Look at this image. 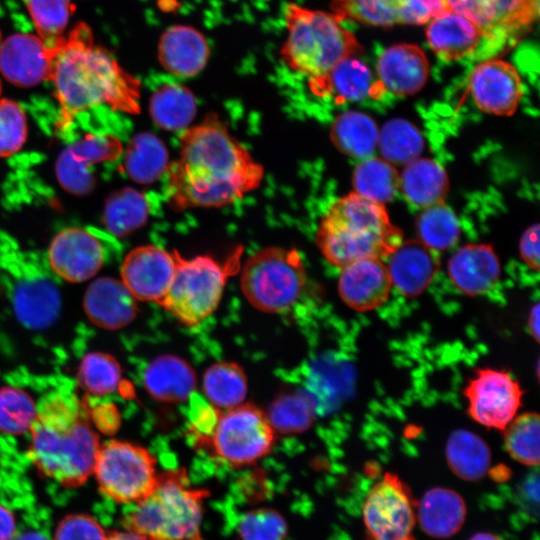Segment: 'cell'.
<instances>
[{
    "label": "cell",
    "instance_id": "cell-23",
    "mask_svg": "<svg viewBox=\"0 0 540 540\" xmlns=\"http://www.w3.org/2000/svg\"><path fill=\"white\" fill-rule=\"evenodd\" d=\"M501 265L489 244H467L456 250L448 261L453 285L467 296L482 295L498 282Z\"/></svg>",
    "mask_w": 540,
    "mask_h": 540
},
{
    "label": "cell",
    "instance_id": "cell-5",
    "mask_svg": "<svg viewBox=\"0 0 540 540\" xmlns=\"http://www.w3.org/2000/svg\"><path fill=\"white\" fill-rule=\"evenodd\" d=\"M286 40L280 49L283 63L308 77L309 85L322 80L341 60L356 56L363 47L332 12L295 3L284 9Z\"/></svg>",
    "mask_w": 540,
    "mask_h": 540
},
{
    "label": "cell",
    "instance_id": "cell-46",
    "mask_svg": "<svg viewBox=\"0 0 540 540\" xmlns=\"http://www.w3.org/2000/svg\"><path fill=\"white\" fill-rule=\"evenodd\" d=\"M239 533L243 540H284L286 524L275 511L258 510L243 517Z\"/></svg>",
    "mask_w": 540,
    "mask_h": 540
},
{
    "label": "cell",
    "instance_id": "cell-17",
    "mask_svg": "<svg viewBox=\"0 0 540 540\" xmlns=\"http://www.w3.org/2000/svg\"><path fill=\"white\" fill-rule=\"evenodd\" d=\"M469 91L483 112L510 116L523 96V83L517 69L501 59L479 63L469 76Z\"/></svg>",
    "mask_w": 540,
    "mask_h": 540
},
{
    "label": "cell",
    "instance_id": "cell-51",
    "mask_svg": "<svg viewBox=\"0 0 540 540\" xmlns=\"http://www.w3.org/2000/svg\"><path fill=\"white\" fill-rule=\"evenodd\" d=\"M107 540H144L136 533L126 529L125 531H114L108 534Z\"/></svg>",
    "mask_w": 540,
    "mask_h": 540
},
{
    "label": "cell",
    "instance_id": "cell-37",
    "mask_svg": "<svg viewBox=\"0 0 540 540\" xmlns=\"http://www.w3.org/2000/svg\"><path fill=\"white\" fill-rule=\"evenodd\" d=\"M203 390L214 407L228 410L244 402L247 396L246 376L236 363H215L204 373Z\"/></svg>",
    "mask_w": 540,
    "mask_h": 540
},
{
    "label": "cell",
    "instance_id": "cell-26",
    "mask_svg": "<svg viewBox=\"0 0 540 540\" xmlns=\"http://www.w3.org/2000/svg\"><path fill=\"white\" fill-rule=\"evenodd\" d=\"M210 49L205 36L196 28L177 24L166 29L158 43V60L167 72L181 77L200 73Z\"/></svg>",
    "mask_w": 540,
    "mask_h": 540
},
{
    "label": "cell",
    "instance_id": "cell-25",
    "mask_svg": "<svg viewBox=\"0 0 540 540\" xmlns=\"http://www.w3.org/2000/svg\"><path fill=\"white\" fill-rule=\"evenodd\" d=\"M426 39L440 59L452 62L471 56L485 37L475 23L446 7L427 23Z\"/></svg>",
    "mask_w": 540,
    "mask_h": 540
},
{
    "label": "cell",
    "instance_id": "cell-35",
    "mask_svg": "<svg viewBox=\"0 0 540 540\" xmlns=\"http://www.w3.org/2000/svg\"><path fill=\"white\" fill-rule=\"evenodd\" d=\"M147 197L133 188L113 193L105 204L102 222L110 235L123 237L134 232L148 219Z\"/></svg>",
    "mask_w": 540,
    "mask_h": 540
},
{
    "label": "cell",
    "instance_id": "cell-16",
    "mask_svg": "<svg viewBox=\"0 0 540 540\" xmlns=\"http://www.w3.org/2000/svg\"><path fill=\"white\" fill-rule=\"evenodd\" d=\"M330 7L342 22L380 27L427 24L446 8L442 0H331Z\"/></svg>",
    "mask_w": 540,
    "mask_h": 540
},
{
    "label": "cell",
    "instance_id": "cell-15",
    "mask_svg": "<svg viewBox=\"0 0 540 540\" xmlns=\"http://www.w3.org/2000/svg\"><path fill=\"white\" fill-rule=\"evenodd\" d=\"M123 146L118 137L108 134H88L66 146L56 162L60 185L76 195L92 191L97 166L118 159Z\"/></svg>",
    "mask_w": 540,
    "mask_h": 540
},
{
    "label": "cell",
    "instance_id": "cell-44",
    "mask_svg": "<svg viewBox=\"0 0 540 540\" xmlns=\"http://www.w3.org/2000/svg\"><path fill=\"white\" fill-rule=\"evenodd\" d=\"M313 416L311 401L300 393L279 397L273 402L267 414L274 431L281 433L305 431L311 425Z\"/></svg>",
    "mask_w": 540,
    "mask_h": 540
},
{
    "label": "cell",
    "instance_id": "cell-31",
    "mask_svg": "<svg viewBox=\"0 0 540 540\" xmlns=\"http://www.w3.org/2000/svg\"><path fill=\"white\" fill-rule=\"evenodd\" d=\"M445 455L451 471L465 481L482 479L491 464V452L487 443L466 429H458L450 434Z\"/></svg>",
    "mask_w": 540,
    "mask_h": 540
},
{
    "label": "cell",
    "instance_id": "cell-45",
    "mask_svg": "<svg viewBox=\"0 0 540 540\" xmlns=\"http://www.w3.org/2000/svg\"><path fill=\"white\" fill-rule=\"evenodd\" d=\"M27 138V118L22 107L9 99L0 100V157L18 152Z\"/></svg>",
    "mask_w": 540,
    "mask_h": 540
},
{
    "label": "cell",
    "instance_id": "cell-32",
    "mask_svg": "<svg viewBox=\"0 0 540 540\" xmlns=\"http://www.w3.org/2000/svg\"><path fill=\"white\" fill-rule=\"evenodd\" d=\"M330 136L339 151L363 160L375 152L379 128L369 115L360 111H347L336 117Z\"/></svg>",
    "mask_w": 540,
    "mask_h": 540
},
{
    "label": "cell",
    "instance_id": "cell-10",
    "mask_svg": "<svg viewBox=\"0 0 540 540\" xmlns=\"http://www.w3.org/2000/svg\"><path fill=\"white\" fill-rule=\"evenodd\" d=\"M210 435L217 456L236 467L265 456L274 441L267 414L244 403L219 415Z\"/></svg>",
    "mask_w": 540,
    "mask_h": 540
},
{
    "label": "cell",
    "instance_id": "cell-18",
    "mask_svg": "<svg viewBox=\"0 0 540 540\" xmlns=\"http://www.w3.org/2000/svg\"><path fill=\"white\" fill-rule=\"evenodd\" d=\"M176 270V251L154 245L131 250L121 265V281L136 300L158 304L165 296Z\"/></svg>",
    "mask_w": 540,
    "mask_h": 540
},
{
    "label": "cell",
    "instance_id": "cell-3",
    "mask_svg": "<svg viewBox=\"0 0 540 540\" xmlns=\"http://www.w3.org/2000/svg\"><path fill=\"white\" fill-rule=\"evenodd\" d=\"M30 433V459L43 476L73 488L93 474L101 444L74 393L58 390L47 394L37 404Z\"/></svg>",
    "mask_w": 540,
    "mask_h": 540
},
{
    "label": "cell",
    "instance_id": "cell-43",
    "mask_svg": "<svg viewBox=\"0 0 540 540\" xmlns=\"http://www.w3.org/2000/svg\"><path fill=\"white\" fill-rule=\"evenodd\" d=\"M37 414V403L26 391L0 388V433L21 435L30 431Z\"/></svg>",
    "mask_w": 540,
    "mask_h": 540
},
{
    "label": "cell",
    "instance_id": "cell-36",
    "mask_svg": "<svg viewBox=\"0 0 540 540\" xmlns=\"http://www.w3.org/2000/svg\"><path fill=\"white\" fill-rule=\"evenodd\" d=\"M352 182L356 194L383 205L393 200L400 188L394 165L376 157L365 158L356 165Z\"/></svg>",
    "mask_w": 540,
    "mask_h": 540
},
{
    "label": "cell",
    "instance_id": "cell-54",
    "mask_svg": "<svg viewBox=\"0 0 540 540\" xmlns=\"http://www.w3.org/2000/svg\"><path fill=\"white\" fill-rule=\"evenodd\" d=\"M0 95H1V82H0Z\"/></svg>",
    "mask_w": 540,
    "mask_h": 540
},
{
    "label": "cell",
    "instance_id": "cell-39",
    "mask_svg": "<svg viewBox=\"0 0 540 540\" xmlns=\"http://www.w3.org/2000/svg\"><path fill=\"white\" fill-rule=\"evenodd\" d=\"M419 240L436 252L452 248L460 236V223L444 202L423 208L416 221Z\"/></svg>",
    "mask_w": 540,
    "mask_h": 540
},
{
    "label": "cell",
    "instance_id": "cell-8",
    "mask_svg": "<svg viewBox=\"0 0 540 540\" xmlns=\"http://www.w3.org/2000/svg\"><path fill=\"white\" fill-rule=\"evenodd\" d=\"M229 267L208 256L185 259L176 251L175 274L159 304L186 325L202 322L219 304Z\"/></svg>",
    "mask_w": 540,
    "mask_h": 540
},
{
    "label": "cell",
    "instance_id": "cell-41",
    "mask_svg": "<svg viewBox=\"0 0 540 540\" xmlns=\"http://www.w3.org/2000/svg\"><path fill=\"white\" fill-rule=\"evenodd\" d=\"M122 377L121 366L110 354L89 352L81 360L77 378L80 386L94 396H105L115 392Z\"/></svg>",
    "mask_w": 540,
    "mask_h": 540
},
{
    "label": "cell",
    "instance_id": "cell-24",
    "mask_svg": "<svg viewBox=\"0 0 540 540\" xmlns=\"http://www.w3.org/2000/svg\"><path fill=\"white\" fill-rule=\"evenodd\" d=\"M136 301L122 281L102 277L88 286L83 308L87 318L97 327L117 330L130 324L136 317Z\"/></svg>",
    "mask_w": 540,
    "mask_h": 540
},
{
    "label": "cell",
    "instance_id": "cell-52",
    "mask_svg": "<svg viewBox=\"0 0 540 540\" xmlns=\"http://www.w3.org/2000/svg\"><path fill=\"white\" fill-rule=\"evenodd\" d=\"M13 540H48V538L38 531L31 530L15 536Z\"/></svg>",
    "mask_w": 540,
    "mask_h": 540
},
{
    "label": "cell",
    "instance_id": "cell-20",
    "mask_svg": "<svg viewBox=\"0 0 540 540\" xmlns=\"http://www.w3.org/2000/svg\"><path fill=\"white\" fill-rule=\"evenodd\" d=\"M392 282L387 266L379 258H363L341 268L338 291L353 310L367 312L389 298Z\"/></svg>",
    "mask_w": 540,
    "mask_h": 540
},
{
    "label": "cell",
    "instance_id": "cell-6",
    "mask_svg": "<svg viewBox=\"0 0 540 540\" xmlns=\"http://www.w3.org/2000/svg\"><path fill=\"white\" fill-rule=\"evenodd\" d=\"M206 496L179 476H159L153 490L126 516V527L144 540H203Z\"/></svg>",
    "mask_w": 540,
    "mask_h": 540
},
{
    "label": "cell",
    "instance_id": "cell-12",
    "mask_svg": "<svg viewBox=\"0 0 540 540\" xmlns=\"http://www.w3.org/2000/svg\"><path fill=\"white\" fill-rule=\"evenodd\" d=\"M470 417L482 426L503 430L522 405L523 390L506 370L477 369L464 389Z\"/></svg>",
    "mask_w": 540,
    "mask_h": 540
},
{
    "label": "cell",
    "instance_id": "cell-42",
    "mask_svg": "<svg viewBox=\"0 0 540 540\" xmlns=\"http://www.w3.org/2000/svg\"><path fill=\"white\" fill-rule=\"evenodd\" d=\"M37 36L49 48L64 37L67 24L74 11L71 0H25Z\"/></svg>",
    "mask_w": 540,
    "mask_h": 540
},
{
    "label": "cell",
    "instance_id": "cell-40",
    "mask_svg": "<svg viewBox=\"0 0 540 540\" xmlns=\"http://www.w3.org/2000/svg\"><path fill=\"white\" fill-rule=\"evenodd\" d=\"M509 455L518 463L537 466L540 460V416L536 412L516 415L502 430Z\"/></svg>",
    "mask_w": 540,
    "mask_h": 540
},
{
    "label": "cell",
    "instance_id": "cell-53",
    "mask_svg": "<svg viewBox=\"0 0 540 540\" xmlns=\"http://www.w3.org/2000/svg\"><path fill=\"white\" fill-rule=\"evenodd\" d=\"M469 540H503V539L492 533L480 532L473 535Z\"/></svg>",
    "mask_w": 540,
    "mask_h": 540
},
{
    "label": "cell",
    "instance_id": "cell-7",
    "mask_svg": "<svg viewBox=\"0 0 540 540\" xmlns=\"http://www.w3.org/2000/svg\"><path fill=\"white\" fill-rule=\"evenodd\" d=\"M306 281L304 264L294 249L268 247L247 259L241 273V289L257 309L277 313L291 307Z\"/></svg>",
    "mask_w": 540,
    "mask_h": 540
},
{
    "label": "cell",
    "instance_id": "cell-50",
    "mask_svg": "<svg viewBox=\"0 0 540 540\" xmlns=\"http://www.w3.org/2000/svg\"><path fill=\"white\" fill-rule=\"evenodd\" d=\"M528 329L532 337L539 342V328H540V309L539 303H536L530 310L528 321Z\"/></svg>",
    "mask_w": 540,
    "mask_h": 540
},
{
    "label": "cell",
    "instance_id": "cell-27",
    "mask_svg": "<svg viewBox=\"0 0 540 540\" xmlns=\"http://www.w3.org/2000/svg\"><path fill=\"white\" fill-rule=\"evenodd\" d=\"M309 86L316 95H330L337 102L379 99L386 93L378 77L355 56L341 60L322 80Z\"/></svg>",
    "mask_w": 540,
    "mask_h": 540
},
{
    "label": "cell",
    "instance_id": "cell-29",
    "mask_svg": "<svg viewBox=\"0 0 540 540\" xmlns=\"http://www.w3.org/2000/svg\"><path fill=\"white\" fill-rule=\"evenodd\" d=\"M144 386L156 400L180 402L191 396L196 377L191 366L174 355H162L151 361L144 371Z\"/></svg>",
    "mask_w": 540,
    "mask_h": 540
},
{
    "label": "cell",
    "instance_id": "cell-33",
    "mask_svg": "<svg viewBox=\"0 0 540 540\" xmlns=\"http://www.w3.org/2000/svg\"><path fill=\"white\" fill-rule=\"evenodd\" d=\"M149 112L160 128L169 131L185 129L197 112L193 93L181 84L166 83L151 95Z\"/></svg>",
    "mask_w": 540,
    "mask_h": 540
},
{
    "label": "cell",
    "instance_id": "cell-9",
    "mask_svg": "<svg viewBox=\"0 0 540 540\" xmlns=\"http://www.w3.org/2000/svg\"><path fill=\"white\" fill-rule=\"evenodd\" d=\"M93 475L100 491L118 503H137L158 482L155 459L145 448L111 440L100 445Z\"/></svg>",
    "mask_w": 540,
    "mask_h": 540
},
{
    "label": "cell",
    "instance_id": "cell-48",
    "mask_svg": "<svg viewBox=\"0 0 540 540\" xmlns=\"http://www.w3.org/2000/svg\"><path fill=\"white\" fill-rule=\"evenodd\" d=\"M520 256L532 269L539 270V224L528 227L520 239Z\"/></svg>",
    "mask_w": 540,
    "mask_h": 540
},
{
    "label": "cell",
    "instance_id": "cell-22",
    "mask_svg": "<svg viewBox=\"0 0 540 540\" xmlns=\"http://www.w3.org/2000/svg\"><path fill=\"white\" fill-rule=\"evenodd\" d=\"M389 257L392 286L409 298L422 294L440 268L438 252L420 240H402Z\"/></svg>",
    "mask_w": 540,
    "mask_h": 540
},
{
    "label": "cell",
    "instance_id": "cell-1",
    "mask_svg": "<svg viewBox=\"0 0 540 540\" xmlns=\"http://www.w3.org/2000/svg\"><path fill=\"white\" fill-rule=\"evenodd\" d=\"M166 171L168 199L179 210L231 204L255 190L264 174L214 114L185 130L179 156Z\"/></svg>",
    "mask_w": 540,
    "mask_h": 540
},
{
    "label": "cell",
    "instance_id": "cell-14",
    "mask_svg": "<svg viewBox=\"0 0 540 540\" xmlns=\"http://www.w3.org/2000/svg\"><path fill=\"white\" fill-rule=\"evenodd\" d=\"M475 23L486 40L505 42L526 32L539 15V0H442Z\"/></svg>",
    "mask_w": 540,
    "mask_h": 540
},
{
    "label": "cell",
    "instance_id": "cell-55",
    "mask_svg": "<svg viewBox=\"0 0 540 540\" xmlns=\"http://www.w3.org/2000/svg\"><path fill=\"white\" fill-rule=\"evenodd\" d=\"M0 43H1V32H0Z\"/></svg>",
    "mask_w": 540,
    "mask_h": 540
},
{
    "label": "cell",
    "instance_id": "cell-28",
    "mask_svg": "<svg viewBox=\"0 0 540 540\" xmlns=\"http://www.w3.org/2000/svg\"><path fill=\"white\" fill-rule=\"evenodd\" d=\"M466 513V504L460 494L449 488L434 487L423 495L416 518L427 535L448 538L461 529Z\"/></svg>",
    "mask_w": 540,
    "mask_h": 540
},
{
    "label": "cell",
    "instance_id": "cell-2",
    "mask_svg": "<svg viewBox=\"0 0 540 540\" xmlns=\"http://www.w3.org/2000/svg\"><path fill=\"white\" fill-rule=\"evenodd\" d=\"M52 49L50 80L60 106L59 126H67L80 113L102 105L139 112V80L95 43L86 23L76 25Z\"/></svg>",
    "mask_w": 540,
    "mask_h": 540
},
{
    "label": "cell",
    "instance_id": "cell-19",
    "mask_svg": "<svg viewBox=\"0 0 540 540\" xmlns=\"http://www.w3.org/2000/svg\"><path fill=\"white\" fill-rule=\"evenodd\" d=\"M52 60L53 49L32 34H13L0 43V71L20 88L50 80Z\"/></svg>",
    "mask_w": 540,
    "mask_h": 540
},
{
    "label": "cell",
    "instance_id": "cell-34",
    "mask_svg": "<svg viewBox=\"0 0 540 540\" xmlns=\"http://www.w3.org/2000/svg\"><path fill=\"white\" fill-rule=\"evenodd\" d=\"M124 170L140 184H150L167 170L168 152L164 143L154 134L140 133L132 138L125 149Z\"/></svg>",
    "mask_w": 540,
    "mask_h": 540
},
{
    "label": "cell",
    "instance_id": "cell-38",
    "mask_svg": "<svg viewBox=\"0 0 540 540\" xmlns=\"http://www.w3.org/2000/svg\"><path fill=\"white\" fill-rule=\"evenodd\" d=\"M378 147L384 160L406 165L419 158L424 139L419 129L406 119H391L379 130Z\"/></svg>",
    "mask_w": 540,
    "mask_h": 540
},
{
    "label": "cell",
    "instance_id": "cell-13",
    "mask_svg": "<svg viewBox=\"0 0 540 540\" xmlns=\"http://www.w3.org/2000/svg\"><path fill=\"white\" fill-rule=\"evenodd\" d=\"M109 236L95 228L71 227L52 240L47 264L61 279L80 283L94 277L110 255Z\"/></svg>",
    "mask_w": 540,
    "mask_h": 540
},
{
    "label": "cell",
    "instance_id": "cell-4",
    "mask_svg": "<svg viewBox=\"0 0 540 540\" xmlns=\"http://www.w3.org/2000/svg\"><path fill=\"white\" fill-rule=\"evenodd\" d=\"M401 241L402 233L385 206L355 192L330 206L316 232L324 258L339 268L363 258L389 256Z\"/></svg>",
    "mask_w": 540,
    "mask_h": 540
},
{
    "label": "cell",
    "instance_id": "cell-49",
    "mask_svg": "<svg viewBox=\"0 0 540 540\" xmlns=\"http://www.w3.org/2000/svg\"><path fill=\"white\" fill-rule=\"evenodd\" d=\"M15 534V517L6 506L0 503V540H13Z\"/></svg>",
    "mask_w": 540,
    "mask_h": 540
},
{
    "label": "cell",
    "instance_id": "cell-47",
    "mask_svg": "<svg viewBox=\"0 0 540 540\" xmlns=\"http://www.w3.org/2000/svg\"><path fill=\"white\" fill-rule=\"evenodd\" d=\"M108 534L92 516L78 513L65 516L57 525L53 540H107Z\"/></svg>",
    "mask_w": 540,
    "mask_h": 540
},
{
    "label": "cell",
    "instance_id": "cell-21",
    "mask_svg": "<svg viewBox=\"0 0 540 540\" xmlns=\"http://www.w3.org/2000/svg\"><path fill=\"white\" fill-rule=\"evenodd\" d=\"M377 77L384 89L398 96L418 93L426 85L430 65L425 52L417 45L399 43L379 56Z\"/></svg>",
    "mask_w": 540,
    "mask_h": 540
},
{
    "label": "cell",
    "instance_id": "cell-30",
    "mask_svg": "<svg viewBox=\"0 0 540 540\" xmlns=\"http://www.w3.org/2000/svg\"><path fill=\"white\" fill-rule=\"evenodd\" d=\"M400 188L408 202L423 209L444 202L449 180L438 162L419 157L405 165L400 176Z\"/></svg>",
    "mask_w": 540,
    "mask_h": 540
},
{
    "label": "cell",
    "instance_id": "cell-11",
    "mask_svg": "<svg viewBox=\"0 0 540 540\" xmlns=\"http://www.w3.org/2000/svg\"><path fill=\"white\" fill-rule=\"evenodd\" d=\"M362 512L369 540H415L416 504L398 475L388 472L372 486Z\"/></svg>",
    "mask_w": 540,
    "mask_h": 540
}]
</instances>
